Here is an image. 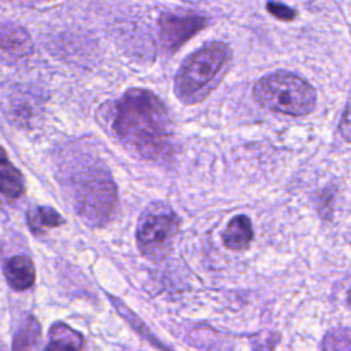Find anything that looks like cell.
Masks as SVG:
<instances>
[{
    "instance_id": "1",
    "label": "cell",
    "mask_w": 351,
    "mask_h": 351,
    "mask_svg": "<svg viewBox=\"0 0 351 351\" xmlns=\"http://www.w3.org/2000/svg\"><path fill=\"white\" fill-rule=\"evenodd\" d=\"M111 129L134 155L163 160L173 152V121L165 103L151 90L133 88L115 103Z\"/></svg>"
},
{
    "instance_id": "2",
    "label": "cell",
    "mask_w": 351,
    "mask_h": 351,
    "mask_svg": "<svg viewBox=\"0 0 351 351\" xmlns=\"http://www.w3.org/2000/svg\"><path fill=\"white\" fill-rule=\"evenodd\" d=\"M232 60L230 48L210 41L188 55L174 77V95L184 104L203 101L223 80Z\"/></svg>"
},
{
    "instance_id": "3",
    "label": "cell",
    "mask_w": 351,
    "mask_h": 351,
    "mask_svg": "<svg viewBox=\"0 0 351 351\" xmlns=\"http://www.w3.org/2000/svg\"><path fill=\"white\" fill-rule=\"evenodd\" d=\"M254 99L265 108L291 117L310 114L317 103L315 89L300 75L274 71L262 77L254 86Z\"/></svg>"
},
{
    "instance_id": "4",
    "label": "cell",
    "mask_w": 351,
    "mask_h": 351,
    "mask_svg": "<svg viewBox=\"0 0 351 351\" xmlns=\"http://www.w3.org/2000/svg\"><path fill=\"white\" fill-rule=\"evenodd\" d=\"M180 230V218L167 204L154 203L140 215L136 229L138 251L149 261L159 262L171 251Z\"/></svg>"
},
{
    "instance_id": "5",
    "label": "cell",
    "mask_w": 351,
    "mask_h": 351,
    "mask_svg": "<svg viewBox=\"0 0 351 351\" xmlns=\"http://www.w3.org/2000/svg\"><path fill=\"white\" fill-rule=\"evenodd\" d=\"M77 210L93 225L106 223L117 206V188L107 170L93 166L80 180Z\"/></svg>"
},
{
    "instance_id": "6",
    "label": "cell",
    "mask_w": 351,
    "mask_h": 351,
    "mask_svg": "<svg viewBox=\"0 0 351 351\" xmlns=\"http://www.w3.org/2000/svg\"><path fill=\"white\" fill-rule=\"evenodd\" d=\"M208 18L189 10H170L160 14L158 19L162 47L167 52H174L191 37L204 29Z\"/></svg>"
},
{
    "instance_id": "7",
    "label": "cell",
    "mask_w": 351,
    "mask_h": 351,
    "mask_svg": "<svg viewBox=\"0 0 351 351\" xmlns=\"http://www.w3.org/2000/svg\"><path fill=\"white\" fill-rule=\"evenodd\" d=\"M33 52L29 33L12 22H0V53L7 59H21Z\"/></svg>"
},
{
    "instance_id": "8",
    "label": "cell",
    "mask_w": 351,
    "mask_h": 351,
    "mask_svg": "<svg viewBox=\"0 0 351 351\" xmlns=\"http://www.w3.org/2000/svg\"><path fill=\"white\" fill-rule=\"evenodd\" d=\"M3 274L14 291H26L36 281V269L33 261L25 255L10 258L3 266Z\"/></svg>"
},
{
    "instance_id": "9",
    "label": "cell",
    "mask_w": 351,
    "mask_h": 351,
    "mask_svg": "<svg viewBox=\"0 0 351 351\" xmlns=\"http://www.w3.org/2000/svg\"><path fill=\"white\" fill-rule=\"evenodd\" d=\"M254 239L251 219L247 215L233 217L222 233V241L232 251H245Z\"/></svg>"
},
{
    "instance_id": "10",
    "label": "cell",
    "mask_w": 351,
    "mask_h": 351,
    "mask_svg": "<svg viewBox=\"0 0 351 351\" xmlns=\"http://www.w3.org/2000/svg\"><path fill=\"white\" fill-rule=\"evenodd\" d=\"M84 337L70 326L58 322L49 330V343L44 351H81Z\"/></svg>"
},
{
    "instance_id": "11",
    "label": "cell",
    "mask_w": 351,
    "mask_h": 351,
    "mask_svg": "<svg viewBox=\"0 0 351 351\" xmlns=\"http://www.w3.org/2000/svg\"><path fill=\"white\" fill-rule=\"evenodd\" d=\"M25 192V182L22 174L8 162L0 165V193L7 197L16 199Z\"/></svg>"
},
{
    "instance_id": "12",
    "label": "cell",
    "mask_w": 351,
    "mask_h": 351,
    "mask_svg": "<svg viewBox=\"0 0 351 351\" xmlns=\"http://www.w3.org/2000/svg\"><path fill=\"white\" fill-rule=\"evenodd\" d=\"M27 223L33 232H40L49 228H58L64 223V219L55 208L38 206L27 214Z\"/></svg>"
},
{
    "instance_id": "13",
    "label": "cell",
    "mask_w": 351,
    "mask_h": 351,
    "mask_svg": "<svg viewBox=\"0 0 351 351\" xmlns=\"http://www.w3.org/2000/svg\"><path fill=\"white\" fill-rule=\"evenodd\" d=\"M40 337V325L33 317H29L15 335L12 351H30Z\"/></svg>"
},
{
    "instance_id": "14",
    "label": "cell",
    "mask_w": 351,
    "mask_h": 351,
    "mask_svg": "<svg viewBox=\"0 0 351 351\" xmlns=\"http://www.w3.org/2000/svg\"><path fill=\"white\" fill-rule=\"evenodd\" d=\"M266 10L269 14H271L274 18L280 21H293L296 18V11L280 1H267L266 3Z\"/></svg>"
},
{
    "instance_id": "15",
    "label": "cell",
    "mask_w": 351,
    "mask_h": 351,
    "mask_svg": "<svg viewBox=\"0 0 351 351\" xmlns=\"http://www.w3.org/2000/svg\"><path fill=\"white\" fill-rule=\"evenodd\" d=\"M343 119V123H340V133L343 134V138L346 141H348V137H350V122H348V104L344 107V114L341 117Z\"/></svg>"
},
{
    "instance_id": "16",
    "label": "cell",
    "mask_w": 351,
    "mask_h": 351,
    "mask_svg": "<svg viewBox=\"0 0 351 351\" xmlns=\"http://www.w3.org/2000/svg\"><path fill=\"white\" fill-rule=\"evenodd\" d=\"M5 162H7V154H5V151L0 145V165L5 163Z\"/></svg>"
},
{
    "instance_id": "17",
    "label": "cell",
    "mask_w": 351,
    "mask_h": 351,
    "mask_svg": "<svg viewBox=\"0 0 351 351\" xmlns=\"http://www.w3.org/2000/svg\"><path fill=\"white\" fill-rule=\"evenodd\" d=\"M182 1H189V3H196V1H203V0H182Z\"/></svg>"
}]
</instances>
